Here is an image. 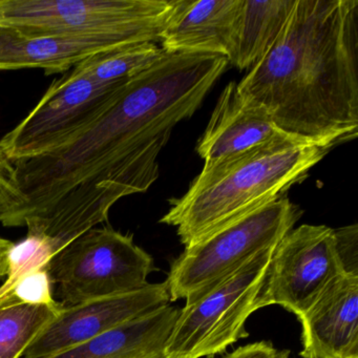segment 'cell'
I'll return each instance as SVG.
<instances>
[{
	"instance_id": "cell-8",
	"label": "cell",
	"mask_w": 358,
	"mask_h": 358,
	"mask_svg": "<svg viewBox=\"0 0 358 358\" xmlns=\"http://www.w3.org/2000/svg\"><path fill=\"white\" fill-rule=\"evenodd\" d=\"M345 271L335 229L308 224L293 228L274 248L257 310L278 305L301 318Z\"/></svg>"
},
{
	"instance_id": "cell-1",
	"label": "cell",
	"mask_w": 358,
	"mask_h": 358,
	"mask_svg": "<svg viewBox=\"0 0 358 358\" xmlns=\"http://www.w3.org/2000/svg\"><path fill=\"white\" fill-rule=\"evenodd\" d=\"M173 77L148 68L131 78L91 124L57 148L14 161L22 204L9 228L27 227L52 255L106 223L124 196L148 192L178 123L189 117Z\"/></svg>"
},
{
	"instance_id": "cell-10",
	"label": "cell",
	"mask_w": 358,
	"mask_h": 358,
	"mask_svg": "<svg viewBox=\"0 0 358 358\" xmlns=\"http://www.w3.org/2000/svg\"><path fill=\"white\" fill-rule=\"evenodd\" d=\"M171 301L166 282L62 307L22 358H47L99 336Z\"/></svg>"
},
{
	"instance_id": "cell-5",
	"label": "cell",
	"mask_w": 358,
	"mask_h": 358,
	"mask_svg": "<svg viewBox=\"0 0 358 358\" xmlns=\"http://www.w3.org/2000/svg\"><path fill=\"white\" fill-rule=\"evenodd\" d=\"M45 269L54 301L62 307L139 290L158 270L133 234L108 225L92 228L69 243L50 257Z\"/></svg>"
},
{
	"instance_id": "cell-21",
	"label": "cell",
	"mask_w": 358,
	"mask_h": 358,
	"mask_svg": "<svg viewBox=\"0 0 358 358\" xmlns=\"http://www.w3.org/2000/svg\"><path fill=\"white\" fill-rule=\"evenodd\" d=\"M13 246L14 243H12L11 241L0 238V267L7 264L8 255Z\"/></svg>"
},
{
	"instance_id": "cell-6",
	"label": "cell",
	"mask_w": 358,
	"mask_h": 358,
	"mask_svg": "<svg viewBox=\"0 0 358 358\" xmlns=\"http://www.w3.org/2000/svg\"><path fill=\"white\" fill-rule=\"evenodd\" d=\"M275 247L266 249L180 309L163 358H213L249 336L246 322Z\"/></svg>"
},
{
	"instance_id": "cell-11",
	"label": "cell",
	"mask_w": 358,
	"mask_h": 358,
	"mask_svg": "<svg viewBox=\"0 0 358 358\" xmlns=\"http://www.w3.org/2000/svg\"><path fill=\"white\" fill-rule=\"evenodd\" d=\"M288 141L301 142L280 131L265 110L246 103L231 81L217 99L196 152L204 160L202 171H210L255 148Z\"/></svg>"
},
{
	"instance_id": "cell-17",
	"label": "cell",
	"mask_w": 358,
	"mask_h": 358,
	"mask_svg": "<svg viewBox=\"0 0 358 358\" xmlns=\"http://www.w3.org/2000/svg\"><path fill=\"white\" fill-rule=\"evenodd\" d=\"M164 54L157 43H137L95 54L76 64L83 74L106 85H121Z\"/></svg>"
},
{
	"instance_id": "cell-9",
	"label": "cell",
	"mask_w": 358,
	"mask_h": 358,
	"mask_svg": "<svg viewBox=\"0 0 358 358\" xmlns=\"http://www.w3.org/2000/svg\"><path fill=\"white\" fill-rule=\"evenodd\" d=\"M127 83L102 85L76 66L71 69L53 81L34 110L1 139L8 158L14 162L57 148L97 119Z\"/></svg>"
},
{
	"instance_id": "cell-14",
	"label": "cell",
	"mask_w": 358,
	"mask_h": 358,
	"mask_svg": "<svg viewBox=\"0 0 358 358\" xmlns=\"http://www.w3.org/2000/svg\"><path fill=\"white\" fill-rule=\"evenodd\" d=\"M125 45L112 39L31 35L0 24V71L35 69L45 76L64 74L95 54Z\"/></svg>"
},
{
	"instance_id": "cell-7",
	"label": "cell",
	"mask_w": 358,
	"mask_h": 358,
	"mask_svg": "<svg viewBox=\"0 0 358 358\" xmlns=\"http://www.w3.org/2000/svg\"><path fill=\"white\" fill-rule=\"evenodd\" d=\"M301 213L284 196L186 247L171 264L165 280L171 301L192 299L257 253L275 247L294 228Z\"/></svg>"
},
{
	"instance_id": "cell-12",
	"label": "cell",
	"mask_w": 358,
	"mask_h": 358,
	"mask_svg": "<svg viewBox=\"0 0 358 358\" xmlns=\"http://www.w3.org/2000/svg\"><path fill=\"white\" fill-rule=\"evenodd\" d=\"M303 358H358V273L335 278L299 318Z\"/></svg>"
},
{
	"instance_id": "cell-15",
	"label": "cell",
	"mask_w": 358,
	"mask_h": 358,
	"mask_svg": "<svg viewBox=\"0 0 358 358\" xmlns=\"http://www.w3.org/2000/svg\"><path fill=\"white\" fill-rule=\"evenodd\" d=\"M179 313L169 303L47 358H163Z\"/></svg>"
},
{
	"instance_id": "cell-22",
	"label": "cell",
	"mask_w": 358,
	"mask_h": 358,
	"mask_svg": "<svg viewBox=\"0 0 358 358\" xmlns=\"http://www.w3.org/2000/svg\"><path fill=\"white\" fill-rule=\"evenodd\" d=\"M8 273V262L5 265L1 266L0 267V280H3V278H6Z\"/></svg>"
},
{
	"instance_id": "cell-18",
	"label": "cell",
	"mask_w": 358,
	"mask_h": 358,
	"mask_svg": "<svg viewBox=\"0 0 358 358\" xmlns=\"http://www.w3.org/2000/svg\"><path fill=\"white\" fill-rule=\"evenodd\" d=\"M60 309L28 303L0 305V358H22Z\"/></svg>"
},
{
	"instance_id": "cell-13",
	"label": "cell",
	"mask_w": 358,
	"mask_h": 358,
	"mask_svg": "<svg viewBox=\"0 0 358 358\" xmlns=\"http://www.w3.org/2000/svg\"><path fill=\"white\" fill-rule=\"evenodd\" d=\"M243 0H177L161 36L164 53L215 54L229 60Z\"/></svg>"
},
{
	"instance_id": "cell-16",
	"label": "cell",
	"mask_w": 358,
	"mask_h": 358,
	"mask_svg": "<svg viewBox=\"0 0 358 358\" xmlns=\"http://www.w3.org/2000/svg\"><path fill=\"white\" fill-rule=\"evenodd\" d=\"M295 0H243L236 45L228 64L251 69L271 49L292 12Z\"/></svg>"
},
{
	"instance_id": "cell-19",
	"label": "cell",
	"mask_w": 358,
	"mask_h": 358,
	"mask_svg": "<svg viewBox=\"0 0 358 358\" xmlns=\"http://www.w3.org/2000/svg\"><path fill=\"white\" fill-rule=\"evenodd\" d=\"M51 257V251L47 245L37 238L27 236L20 244H14L8 255V273L5 282L0 287V295L24 274L45 267Z\"/></svg>"
},
{
	"instance_id": "cell-2",
	"label": "cell",
	"mask_w": 358,
	"mask_h": 358,
	"mask_svg": "<svg viewBox=\"0 0 358 358\" xmlns=\"http://www.w3.org/2000/svg\"><path fill=\"white\" fill-rule=\"evenodd\" d=\"M238 91L303 143L330 150L357 137L358 0H295Z\"/></svg>"
},
{
	"instance_id": "cell-3",
	"label": "cell",
	"mask_w": 358,
	"mask_h": 358,
	"mask_svg": "<svg viewBox=\"0 0 358 358\" xmlns=\"http://www.w3.org/2000/svg\"><path fill=\"white\" fill-rule=\"evenodd\" d=\"M329 150L288 141L255 148L210 171H202L186 194L171 201L160 223L177 228L192 246L224 226L284 198Z\"/></svg>"
},
{
	"instance_id": "cell-20",
	"label": "cell",
	"mask_w": 358,
	"mask_h": 358,
	"mask_svg": "<svg viewBox=\"0 0 358 358\" xmlns=\"http://www.w3.org/2000/svg\"><path fill=\"white\" fill-rule=\"evenodd\" d=\"M278 350L270 341L249 343L234 350L222 358H274Z\"/></svg>"
},
{
	"instance_id": "cell-23",
	"label": "cell",
	"mask_w": 358,
	"mask_h": 358,
	"mask_svg": "<svg viewBox=\"0 0 358 358\" xmlns=\"http://www.w3.org/2000/svg\"><path fill=\"white\" fill-rule=\"evenodd\" d=\"M289 355H290V352L288 350H282V351H278L274 358H289Z\"/></svg>"
},
{
	"instance_id": "cell-4",
	"label": "cell",
	"mask_w": 358,
	"mask_h": 358,
	"mask_svg": "<svg viewBox=\"0 0 358 358\" xmlns=\"http://www.w3.org/2000/svg\"><path fill=\"white\" fill-rule=\"evenodd\" d=\"M177 0H0V24L41 36L160 43Z\"/></svg>"
}]
</instances>
